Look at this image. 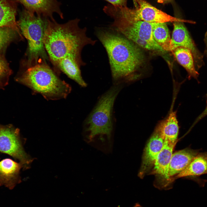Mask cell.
I'll return each instance as SVG.
<instances>
[{
	"instance_id": "6da1fadb",
	"label": "cell",
	"mask_w": 207,
	"mask_h": 207,
	"mask_svg": "<svg viewBox=\"0 0 207 207\" xmlns=\"http://www.w3.org/2000/svg\"><path fill=\"white\" fill-rule=\"evenodd\" d=\"M95 33L107 52L115 84L136 79L144 59L138 46L110 26L97 28Z\"/></svg>"
},
{
	"instance_id": "7a4b0ae2",
	"label": "cell",
	"mask_w": 207,
	"mask_h": 207,
	"mask_svg": "<svg viewBox=\"0 0 207 207\" xmlns=\"http://www.w3.org/2000/svg\"><path fill=\"white\" fill-rule=\"evenodd\" d=\"M78 18L60 24L48 19L45 26L43 42L45 49L53 65L60 59L69 57L80 67L85 63L82 60L81 51L88 45H94L96 41L87 37V29L80 28Z\"/></svg>"
},
{
	"instance_id": "3957f363",
	"label": "cell",
	"mask_w": 207,
	"mask_h": 207,
	"mask_svg": "<svg viewBox=\"0 0 207 207\" xmlns=\"http://www.w3.org/2000/svg\"><path fill=\"white\" fill-rule=\"evenodd\" d=\"M16 80L29 88L34 94L39 93L47 100L65 98L71 90L70 86L45 62L27 67Z\"/></svg>"
},
{
	"instance_id": "277c9868",
	"label": "cell",
	"mask_w": 207,
	"mask_h": 207,
	"mask_svg": "<svg viewBox=\"0 0 207 207\" xmlns=\"http://www.w3.org/2000/svg\"><path fill=\"white\" fill-rule=\"evenodd\" d=\"M121 88V84L115 85L104 94L86 120L84 132L88 142L99 140L102 143H110L113 129V107Z\"/></svg>"
},
{
	"instance_id": "5b68a950",
	"label": "cell",
	"mask_w": 207,
	"mask_h": 207,
	"mask_svg": "<svg viewBox=\"0 0 207 207\" xmlns=\"http://www.w3.org/2000/svg\"><path fill=\"white\" fill-rule=\"evenodd\" d=\"M48 19L36 15L25 9L20 12L19 18L16 22L21 33L28 41L27 67L46 62L47 59L43 39L44 30Z\"/></svg>"
},
{
	"instance_id": "8992f818",
	"label": "cell",
	"mask_w": 207,
	"mask_h": 207,
	"mask_svg": "<svg viewBox=\"0 0 207 207\" xmlns=\"http://www.w3.org/2000/svg\"><path fill=\"white\" fill-rule=\"evenodd\" d=\"M138 6L135 9L127 6L116 7L110 5L107 14L114 20L128 21H142L150 23H166L181 21L189 22V21L171 16L158 9L145 0H136Z\"/></svg>"
},
{
	"instance_id": "52a82bcc",
	"label": "cell",
	"mask_w": 207,
	"mask_h": 207,
	"mask_svg": "<svg viewBox=\"0 0 207 207\" xmlns=\"http://www.w3.org/2000/svg\"><path fill=\"white\" fill-rule=\"evenodd\" d=\"M110 26L143 48L161 53L166 52L154 38L152 23L142 21H128L114 20Z\"/></svg>"
},
{
	"instance_id": "ba28073f",
	"label": "cell",
	"mask_w": 207,
	"mask_h": 207,
	"mask_svg": "<svg viewBox=\"0 0 207 207\" xmlns=\"http://www.w3.org/2000/svg\"><path fill=\"white\" fill-rule=\"evenodd\" d=\"M0 151L18 160L25 170L33 160L24 151L19 130L12 126H0Z\"/></svg>"
},
{
	"instance_id": "9c48e42d",
	"label": "cell",
	"mask_w": 207,
	"mask_h": 207,
	"mask_svg": "<svg viewBox=\"0 0 207 207\" xmlns=\"http://www.w3.org/2000/svg\"><path fill=\"white\" fill-rule=\"evenodd\" d=\"M183 21L173 22V29L170 41V51L179 47L190 50L193 54L196 69L197 70L204 64L203 56L198 49L185 26Z\"/></svg>"
},
{
	"instance_id": "30bf717a",
	"label": "cell",
	"mask_w": 207,
	"mask_h": 207,
	"mask_svg": "<svg viewBox=\"0 0 207 207\" xmlns=\"http://www.w3.org/2000/svg\"><path fill=\"white\" fill-rule=\"evenodd\" d=\"M13 0L22 5L30 12L50 18L52 21H55L53 16L55 13L58 14L61 19L64 18L60 9L61 4L57 0Z\"/></svg>"
},
{
	"instance_id": "8fae6325",
	"label": "cell",
	"mask_w": 207,
	"mask_h": 207,
	"mask_svg": "<svg viewBox=\"0 0 207 207\" xmlns=\"http://www.w3.org/2000/svg\"><path fill=\"white\" fill-rule=\"evenodd\" d=\"M164 141L156 128L145 148L140 175L142 176L152 166L162 149Z\"/></svg>"
},
{
	"instance_id": "7c38bea8",
	"label": "cell",
	"mask_w": 207,
	"mask_h": 207,
	"mask_svg": "<svg viewBox=\"0 0 207 207\" xmlns=\"http://www.w3.org/2000/svg\"><path fill=\"white\" fill-rule=\"evenodd\" d=\"M22 164L9 158L0 161V186H4L9 189H13L21 182L19 173Z\"/></svg>"
},
{
	"instance_id": "4fadbf2b",
	"label": "cell",
	"mask_w": 207,
	"mask_h": 207,
	"mask_svg": "<svg viewBox=\"0 0 207 207\" xmlns=\"http://www.w3.org/2000/svg\"><path fill=\"white\" fill-rule=\"evenodd\" d=\"M176 143L164 141L163 147L158 156L154 164L152 173L161 177L165 181V187L170 183L169 176L170 163L172 152Z\"/></svg>"
},
{
	"instance_id": "5bb4252c",
	"label": "cell",
	"mask_w": 207,
	"mask_h": 207,
	"mask_svg": "<svg viewBox=\"0 0 207 207\" xmlns=\"http://www.w3.org/2000/svg\"><path fill=\"white\" fill-rule=\"evenodd\" d=\"M198 153L197 150L187 148L172 154L169 166L170 179L183 170Z\"/></svg>"
},
{
	"instance_id": "9a60e30c",
	"label": "cell",
	"mask_w": 207,
	"mask_h": 207,
	"mask_svg": "<svg viewBox=\"0 0 207 207\" xmlns=\"http://www.w3.org/2000/svg\"><path fill=\"white\" fill-rule=\"evenodd\" d=\"M156 128L164 141L177 143L179 127L176 111H171L167 117L160 122Z\"/></svg>"
},
{
	"instance_id": "2e32d148",
	"label": "cell",
	"mask_w": 207,
	"mask_h": 207,
	"mask_svg": "<svg viewBox=\"0 0 207 207\" xmlns=\"http://www.w3.org/2000/svg\"><path fill=\"white\" fill-rule=\"evenodd\" d=\"M17 3L13 0H0V27L8 26L21 32L16 21Z\"/></svg>"
},
{
	"instance_id": "e0dca14e",
	"label": "cell",
	"mask_w": 207,
	"mask_h": 207,
	"mask_svg": "<svg viewBox=\"0 0 207 207\" xmlns=\"http://www.w3.org/2000/svg\"><path fill=\"white\" fill-rule=\"evenodd\" d=\"M54 66L81 86H87V85L81 75L80 67L72 58L69 57L62 58Z\"/></svg>"
},
{
	"instance_id": "ac0fdd59",
	"label": "cell",
	"mask_w": 207,
	"mask_h": 207,
	"mask_svg": "<svg viewBox=\"0 0 207 207\" xmlns=\"http://www.w3.org/2000/svg\"><path fill=\"white\" fill-rule=\"evenodd\" d=\"M178 62L187 71L189 78H198L199 74L196 69L193 57L191 51L182 47H179L172 51Z\"/></svg>"
},
{
	"instance_id": "d6986e66",
	"label": "cell",
	"mask_w": 207,
	"mask_h": 207,
	"mask_svg": "<svg viewBox=\"0 0 207 207\" xmlns=\"http://www.w3.org/2000/svg\"><path fill=\"white\" fill-rule=\"evenodd\" d=\"M207 173V152L198 153L187 167L177 175L179 178L195 176Z\"/></svg>"
},
{
	"instance_id": "ffe728a7",
	"label": "cell",
	"mask_w": 207,
	"mask_h": 207,
	"mask_svg": "<svg viewBox=\"0 0 207 207\" xmlns=\"http://www.w3.org/2000/svg\"><path fill=\"white\" fill-rule=\"evenodd\" d=\"M152 33L154 38L165 51H170L171 37L165 22L152 23Z\"/></svg>"
},
{
	"instance_id": "44dd1931",
	"label": "cell",
	"mask_w": 207,
	"mask_h": 207,
	"mask_svg": "<svg viewBox=\"0 0 207 207\" xmlns=\"http://www.w3.org/2000/svg\"><path fill=\"white\" fill-rule=\"evenodd\" d=\"M18 34L22 38L17 31L13 28L8 26L0 27V53L7 44L12 41Z\"/></svg>"
},
{
	"instance_id": "7402d4cb",
	"label": "cell",
	"mask_w": 207,
	"mask_h": 207,
	"mask_svg": "<svg viewBox=\"0 0 207 207\" xmlns=\"http://www.w3.org/2000/svg\"><path fill=\"white\" fill-rule=\"evenodd\" d=\"M11 73V70L5 58L0 55V85H2Z\"/></svg>"
},
{
	"instance_id": "603a6c76",
	"label": "cell",
	"mask_w": 207,
	"mask_h": 207,
	"mask_svg": "<svg viewBox=\"0 0 207 207\" xmlns=\"http://www.w3.org/2000/svg\"><path fill=\"white\" fill-rule=\"evenodd\" d=\"M111 5L116 7H123L126 6L127 0H106Z\"/></svg>"
},
{
	"instance_id": "cb8c5ba5",
	"label": "cell",
	"mask_w": 207,
	"mask_h": 207,
	"mask_svg": "<svg viewBox=\"0 0 207 207\" xmlns=\"http://www.w3.org/2000/svg\"><path fill=\"white\" fill-rule=\"evenodd\" d=\"M207 116V105L206 107L202 112L197 118L196 119L195 121L194 122V124H196L199 121L201 120L204 117Z\"/></svg>"
},
{
	"instance_id": "d4e9b609",
	"label": "cell",
	"mask_w": 207,
	"mask_h": 207,
	"mask_svg": "<svg viewBox=\"0 0 207 207\" xmlns=\"http://www.w3.org/2000/svg\"><path fill=\"white\" fill-rule=\"evenodd\" d=\"M204 40L206 45L204 53L207 57V31L205 34Z\"/></svg>"
},
{
	"instance_id": "484cf974",
	"label": "cell",
	"mask_w": 207,
	"mask_h": 207,
	"mask_svg": "<svg viewBox=\"0 0 207 207\" xmlns=\"http://www.w3.org/2000/svg\"><path fill=\"white\" fill-rule=\"evenodd\" d=\"M172 0H157V2L159 3L164 4L171 1Z\"/></svg>"
},
{
	"instance_id": "4316f807",
	"label": "cell",
	"mask_w": 207,
	"mask_h": 207,
	"mask_svg": "<svg viewBox=\"0 0 207 207\" xmlns=\"http://www.w3.org/2000/svg\"><path fill=\"white\" fill-rule=\"evenodd\" d=\"M134 207H142L141 205L139 204H136Z\"/></svg>"
},
{
	"instance_id": "83f0119b",
	"label": "cell",
	"mask_w": 207,
	"mask_h": 207,
	"mask_svg": "<svg viewBox=\"0 0 207 207\" xmlns=\"http://www.w3.org/2000/svg\"><path fill=\"white\" fill-rule=\"evenodd\" d=\"M133 1L135 4V5H137V3L136 2V0H133Z\"/></svg>"
},
{
	"instance_id": "f1b7e54d",
	"label": "cell",
	"mask_w": 207,
	"mask_h": 207,
	"mask_svg": "<svg viewBox=\"0 0 207 207\" xmlns=\"http://www.w3.org/2000/svg\"><path fill=\"white\" fill-rule=\"evenodd\" d=\"M1 86V85H0V86Z\"/></svg>"
}]
</instances>
